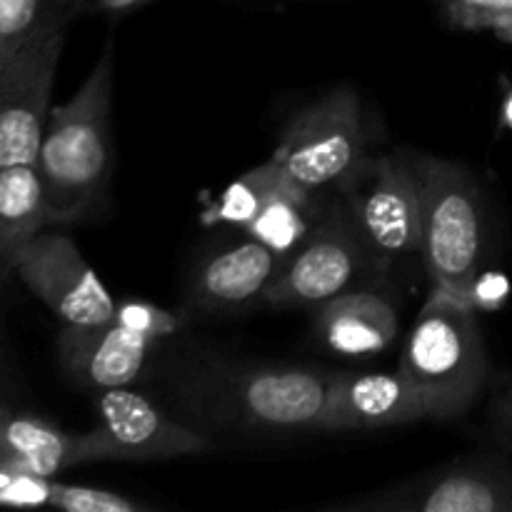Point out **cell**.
Wrapping results in <instances>:
<instances>
[{"mask_svg":"<svg viewBox=\"0 0 512 512\" xmlns=\"http://www.w3.org/2000/svg\"><path fill=\"white\" fill-rule=\"evenodd\" d=\"M115 53L108 43L73 98L50 108L35 168L43 180L50 225L75 223L98 208L113 170Z\"/></svg>","mask_w":512,"mask_h":512,"instance_id":"obj_1","label":"cell"},{"mask_svg":"<svg viewBox=\"0 0 512 512\" xmlns=\"http://www.w3.org/2000/svg\"><path fill=\"white\" fill-rule=\"evenodd\" d=\"M338 373L313 368H213L188 385L195 415L250 433H323Z\"/></svg>","mask_w":512,"mask_h":512,"instance_id":"obj_2","label":"cell"},{"mask_svg":"<svg viewBox=\"0 0 512 512\" xmlns=\"http://www.w3.org/2000/svg\"><path fill=\"white\" fill-rule=\"evenodd\" d=\"M475 313L468 300L433 288L410 330L398 370L423 398L428 418H460L488 380V350Z\"/></svg>","mask_w":512,"mask_h":512,"instance_id":"obj_3","label":"cell"},{"mask_svg":"<svg viewBox=\"0 0 512 512\" xmlns=\"http://www.w3.org/2000/svg\"><path fill=\"white\" fill-rule=\"evenodd\" d=\"M423 183V255L433 288L470 303V288L483 273L488 220L478 180L463 165L443 158L415 160Z\"/></svg>","mask_w":512,"mask_h":512,"instance_id":"obj_4","label":"cell"},{"mask_svg":"<svg viewBox=\"0 0 512 512\" xmlns=\"http://www.w3.org/2000/svg\"><path fill=\"white\" fill-rule=\"evenodd\" d=\"M338 188L380 273L385 275L398 260L420 253L423 183L415 163H403L393 155H365Z\"/></svg>","mask_w":512,"mask_h":512,"instance_id":"obj_5","label":"cell"},{"mask_svg":"<svg viewBox=\"0 0 512 512\" xmlns=\"http://www.w3.org/2000/svg\"><path fill=\"white\" fill-rule=\"evenodd\" d=\"M365 155L368 150L358 93L335 88L290 120L270 163L300 190L320 193L343 183Z\"/></svg>","mask_w":512,"mask_h":512,"instance_id":"obj_6","label":"cell"},{"mask_svg":"<svg viewBox=\"0 0 512 512\" xmlns=\"http://www.w3.org/2000/svg\"><path fill=\"white\" fill-rule=\"evenodd\" d=\"M378 278L383 273L340 200L333 210L323 213L310 238L285 260L265 293V303L273 308L318 310L343 293L378 283Z\"/></svg>","mask_w":512,"mask_h":512,"instance_id":"obj_7","label":"cell"},{"mask_svg":"<svg viewBox=\"0 0 512 512\" xmlns=\"http://www.w3.org/2000/svg\"><path fill=\"white\" fill-rule=\"evenodd\" d=\"M330 508L350 512H512V468L500 460H455L428 475Z\"/></svg>","mask_w":512,"mask_h":512,"instance_id":"obj_8","label":"cell"},{"mask_svg":"<svg viewBox=\"0 0 512 512\" xmlns=\"http://www.w3.org/2000/svg\"><path fill=\"white\" fill-rule=\"evenodd\" d=\"M83 435L90 460H173L210 450L205 435L165 415L128 385L100 390L95 425Z\"/></svg>","mask_w":512,"mask_h":512,"instance_id":"obj_9","label":"cell"},{"mask_svg":"<svg viewBox=\"0 0 512 512\" xmlns=\"http://www.w3.org/2000/svg\"><path fill=\"white\" fill-rule=\"evenodd\" d=\"M65 30H48L0 65V168L38 158Z\"/></svg>","mask_w":512,"mask_h":512,"instance_id":"obj_10","label":"cell"},{"mask_svg":"<svg viewBox=\"0 0 512 512\" xmlns=\"http://www.w3.org/2000/svg\"><path fill=\"white\" fill-rule=\"evenodd\" d=\"M13 273L63 325L115 320L118 305L78 245L63 233H43L18 255Z\"/></svg>","mask_w":512,"mask_h":512,"instance_id":"obj_11","label":"cell"},{"mask_svg":"<svg viewBox=\"0 0 512 512\" xmlns=\"http://www.w3.org/2000/svg\"><path fill=\"white\" fill-rule=\"evenodd\" d=\"M155 338L110 320L100 325H63L58 358L65 373L93 390L130 385L145 368Z\"/></svg>","mask_w":512,"mask_h":512,"instance_id":"obj_12","label":"cell"},{"mask_svg":"<svg viewBox=\"0 0 512 512\" xmlns=\"http://www.w3.org/2000/svg\"><path fill=\"white\" fill-rule=\"evenodd\" d=\"M428 418L423 398L400 373H338L328 395L323 433L380 430Z\"/></svg>","mask_w":512,"mask_h":512,"instance_id":"obj_13","label":"cell"},{"mask_svg":"<svg viewBox=\"0 0 512 512\" xmlns=\"http://www.w3.org/2000/svg\"><path fill=\"white\" fill-rule=\"evenodd\" d=\"M285 258L260 240L243 243L210 255L198 268L190 300L205 313H243L265 303V293L283 270Z\"/></svg>","mask_w":512,"mask_h":512,"instance_id":"obj_14","label":"cell"},{"mask_svg":"<svg viewBox=\"0 0 512 512\" xmlns=\"http://www.w3.org/2000/svg\"><path fill=\"white\" fill-rule=\"evenodd\" d=\"M313 313L315 333L325 348L350 358L383 353L393 345L400 328L395 303L375 285L343 293Z\"/></svg>","mask_w":512,"mask_h":512,"instance_id":"obj_15","label":"cell"},{"mask_svg":"<svg viewBox=\"0 0 512 512\" xmlns=\"http://www.w3.org/2000/svg\"><path fill=\"white\" fill-rule=\"evenodd\" d=\"M0 460L43 478L90 463L83 433H65L48 420L5 408H0Z\"/></svg>","mask_w":512,"mask_h":512,"instance_id":"obj_16","label":"cell"},{"mask_svg":"<svg viewBox=\"0 0 512 512\" xmlns=\"http://www.w3.org/2000/svg\"><path fill=\"white\" fill-rule=\"evenodd\" d=\"M50 225L43 180L35 163L0 168V273Z\"/></svg>","mask_w":512,"mask_h":512,"instance_id":"obj_17","label":"cell"},{"mask_svg":"<svg viewBox=\"0 0 512 512\" xmlns=\"http://www.w3.org/2000/svg\"><path fill=\"white\" fill-rule=\"evenodd\" d=\"M320 218L323 215H318V193L300 190L283 178L245 233L288 260L310 238Z\"/></svg>","mask_w":512,"mask_h":512,"instance_id":"obj_18","label":"cell"},{"mask_svg":"<svg viewBox=\"0 0 512 512\" xmlns=\"http://www.w3.org/2000/svg\"><path fill=\"white\" fill-rule=\"evenodd\" d=\"M80 0H0V65L48 30L68 28Z\"/></svg>","mask_w":512,"mask_h":512,"instance_id":"obj_19","label":"cell"},{"mask_svg":"<svg viewBox=\"0 0 512 512\" xmlns=\"http://www.w3.org/2000/svg\"><path fill=\"white\" fill-rule=\"evenodd\" d=\"M280 180H283V175L270 163V158L258 168H250L248 173L240 175L238 180H233L223 190V195L215 200V205L205 215V223L238 225V228L245 230L258 218V213L268 203Z\"/></svg>","mask_w":512,"mask_h":512,"instance_id":"obj_20","label":"cell"},{"mask_svg":"<svg viewBox=\"0 0 512 512\" xmlns=\"http://www.w3.org/2000/svg\"><path fill=\"white\" fill-rule=\"evenodd\" d=\"M450 23L463 30H488L512 43V0H440Z\"/></svg>","mask_w":512,"mask_h":512,"instance_id":"obj_21","label":"cell"},{"mask_svg":"<svg viewBox=\"0 0 512 512\" xmlns=\"http://www.w3.org/2000/svg\"><path fill=\"white\" fill-rule=\"evenodd\" d=\"M50 508L63 512H150L153 505L140 503L128 495L113 493L105 488H88V485H53Z\"/></svg>","mask_w":512,"mask_h":512,"instance_id":"obj_22","label":"cell"},{"mask_svg":"<svg viewBox=\"0 0 512 512\" xmlns=\"http://www.w3.org/2000/svg\"><path fill=\"white\" fill-rule=\"evenodd\" d=\"M55 478L28 473L0 460V505L3 508H50Z\"/></svg>","mask_w":512,"mask_h":512,"instance_id":"obj_23","label":"cell"},{"mask_svg":"<svg viewBox=\"0 0 512 512\" xmlns=\"http://www.w3.org/2000/svg\"><path fill=\"white\" fill-rule=\"evenodd\" d=\"M115 320L128 328L138 330V333L150 335V338L158 340L160 335H170L175 328H178V320L173 318L165 310L153 308L148 303H125L120 305L118 313H115Z\"/></svg>","mask_w":512,"mask_h":512,"instance_id":"obj_24","label":"cell"},{"mask_svg":"<svg viewBox=\"0 0 512 512\" xmlns=\"http://www.w3.org/2000/svg\"><path fill=\"white\" fill-rule=\"evenodd\" d=\"M510 280L495 270H483L470 288V305L475 310H498L508 300Z\"/></svg>","mask_w":512,"mask_h":512,"instance_id":"obj_25","label":"cell"},{"mask_svg":"<svg viewBox=\"0 0 512 512\" xmlns=\"http://www.w3.org/2000/svg\"><path fill=\"white\" fill-rule=\"evenodd\" d=\"M490 418H493L495 438L503 440L508 448H512V385L500 390L490 408Z\"/></svg>","mask_w":512,"mask_h":512,"instance_id":"obj_26","label":"cell"},{"mask_svg":"<svg viewBox=\"0 0 512 512\" xmlns=\"http://www.w3.org/2000/svg\"><path fill=\"white\" fill-rule=\"evenodd\" d=\"M153 0H80V10H95V13H128V10L143 8Z\"/></svg>","mask_w":512,"mask_h":512,"instance_id":"obj_27","label":"cell"},{"mask_svg":"<svg viewBox=\"0 0 512 512\" xmlns=\"http://www.w3.org/2000/svg\"><path fill=\"white\" fill-rule=\"evenodd\" d=\"M503 125L512 130V90L508 98H505V105H503Z\"/></svg>","mask_w":512,"mask_h":512,"instance_id":"obj_28","label":"cell"}]
</instances>
